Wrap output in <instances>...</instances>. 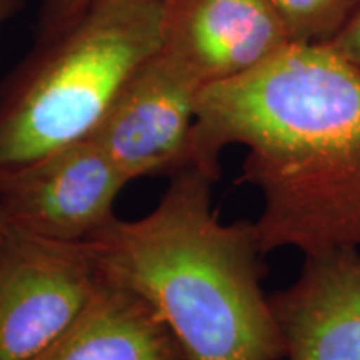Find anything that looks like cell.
<instances>
[{
	"mask_svg": "<svg viewBox=\"0 0 360 360\" xmlns=\"http://www.w3.org/2000/svg\"><path fill=\"white\" fill-rule=\"evenodd\" d=\"M215 180L202 169L182 170L152 212L117 217L87 244L107 277L157 310L188 360H282L255 225L220 222Z\"/></svg>",
	"mask_w": 360,
	"mask_h": 360,
	"instance_id": "2",
	"label": "cell"
},
{
	"mask_svg": "<svg viewBox=\"0 0 360 360\" xmlns=\"http://www.w3.org/2000/svg\"><path fill=\"white\" fill-rule=\"evenodd\" d=\"M200 89L186 67L159 49L134 70L89 139L129 182L174 177L192 167Z\"/></svg>",
	"mask_w": 360,
	"mask_h": 360,
	"instance_id": "6",
	"label": "cell"
},
{
	"mask_svg": "<svg viewBox=\"0 0 360 360\" xmlns=\"http://www.w3.org/2000/svg\"><path fill=\"white\" fill-rule=\"evenodd\" d=\"M107 281L87 242L7 227L0 236V360H32L69 328Z\"/></svg>",
	"mask_w": 360,
	"mask_h": 360,
	"instance_id": "4",
	"label": "cell"
},
{
	"mask_svg": "<svg viewBox=\"0 0 360 360\" xmlns=\"http://www.w3.org/2000/svg\"><path fill=\"white\" fill-rule=\"evenodd\" d=\"M323 45L360 72V4L335 37Z\"/></svg>",
	"mask_w": 360,
	"mask_h": 360,
	"instance_id": "12",
	"label": "cell"
},
{
	"mask_svg": "<svg viewBox=\"0 0 360 360\" xmlns=\"http://www.w3.org/2000/svg\"><path fill=\"white\" fill-rule=\"evenodd\" d=\"M160 47L162 0H97L35 40L0 84V172L87 139Z\"/></svg>",
	"mask_w": 360,
	"mask_h": 360,
	"instance_id": "3",
	"label": "cell"
},
{
	"mask_svg": "<svg viewBox=\"0 0 360 360\" xmlns=\"http://www.w3.org/2000/svg\"><path fill=\"white\" fill-rule=\"evenodd\" d=\"M290 44H327L344 27L360 0H270Z\"/></svg>",
	"mask_w": 360,
	"mask_h": 360,
	"instance_id": "10",
	"label": "cell"
},
{
	"mask_svg": "<svg viewBox=\"0 0 360 360\" xmlns=\"http://www.w3.org/2000/svg\"><path fill=\"white\" fill-rule=\"evenodd\" d=\"M247 147L238 182L257 187L260 249L304 255L360 247V72L323 44H290L200 89L192 167L220 177V152Z\"/></svg>",
	"mask_w": 360,
	"mask_h": 360,
	"instance_id": "1",
	"label": "cell"
},
{
	"mask_svg": "<svg viewBox=\"0 0 360 360\" xmlns=\"http://www.w3.org/2000/svg\"><path fill=\"white\" fill-rule=\"evenodd\" d=\"M290 45L270 0H162V51L205 85L245 74Z\"/></svg>",
	"mask_w": 360,
	"mask_h": 360,
	"instance_id": "7",
	"label": "cell"
},
{
	"mask_svg": "<svg viewBox=\"0 0 360 360\" xmlns=\"http://www.w3.org/2000/svg\"><path fill=\"white\" fill-rule=\"evenodd\" d=\"M32 360H188L164 319L107 277L79 317Z\"/></svg>",
	"mask_w": 360,
	"mask_h": 360,
	"instance_id": "9",
	"label": "cell"
},
{
	"mask_svg": "<svg viewBox=\"0 0 360 360\" xmlns=\"http://www.w3.org/2000/svg\"><path fill=\"white\" fill-rule=\"evenodd\" d=\"M96 2L97 0H42L34 29L35 40L52 37L65 30Z\"/></svg>",
	"mask_w": 360,
	"mask_h": 360,
	"instance_id": "11",
	"label": "cell"
},
{
	"mask_svg": "<svg viewBox=\"0 0 360 360\" xmlns=\"http://www.w3.org/2000/svg\"><path fill=\"white\" fill-rule=\"evenodd\" d=\"M129 180L92 139L0 172L7 227L57 242H87L117 215Z\"/></svg>",
	"mask_w": 360,
	"mask_h": 360,
	"instance_id": "5",
	"label": "cell"
},
{
	"mask_svg": "<svg viewBox=\"0 0 360 360\" xmlns=\"http://www.w3.org/2000/svg\"><path fill=\"white\" fill-rule=\"evenodd\" d=\"M4 231H6V220H4L2 212H0V236H2Z\"/></svg>",
	"mask_w": 360,
	"mask_h": 360,
	"instance_id": "14",
	"label": "cell"
},
{
	"mask_svg": "<svg viewBox=\"0 0 360 360\" xmlns=\"http://www.w3.org/2000/svg\"><path fill=\"white\" fill-rule=\"evenodd\" d=\"M27 0H0V29L24 8Z\"/></svg>",
	"mask_w": 360,
	"mask_h": 360,
	"instance_id": "13",
	"label": "cell"
},
{
	"mask_svg": "<svg viewBox=\"0 0 360 360\" xmlns=\"http://www.w3.org/2000/svg\"><path fill=\"white\" fill-rule=\"evenodd\" d=\"M299 277L269 295L282 360H360V252L304 255Z\"/></svg>",
	"mask_w": 360,
	"mask_h": 360,
	"instance_id": "8",
	"label": "cell"
}]
</instances>
